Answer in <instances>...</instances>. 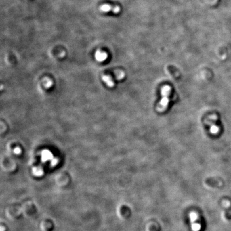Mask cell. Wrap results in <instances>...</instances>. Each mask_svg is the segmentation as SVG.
I'll list each match as a JSON object with an SVG mask.
<instances>
[{
	"instance_id": "5b68a950",
	"label": "cell",
	"mask_w": 231,
	"mask_h": 231,
	"mask_svg": "<svg viewBox=\"0 0 231 231\" xmlns=\"http://www.w3.org/2000/svg\"><path fill=\"white\" fill-rule=\"evenodd\" d=\"M41 155L42 161L44 162L49 160H51L54 158L52 153L47 149H45L42 151Z\"/></svg>"
},
{
	"instance_id": "277c9868",
	"label": "cell",
	"mask_w": 231,
	"mask_h": 231,
	"mask_svg": "<svg viewBox=\"0 0 231 231\" xmlns=\"http://www.w3.org/2000/svg\"><path fill=\"white\" fill-rule=\"evenodd\" d=\"M95 57L96 61L99 62H102L106 60L108 58V54L104 51L98 50L95 53Z\"/></svg>"
},
{
	"instance_id": "7a4b0ae2",
	"label": "cell",
	"mask_w": 231,
	"mask_h": 231,
	"mask_svg": "<svg viewBox=\"0 0 231 231\" xmlns=\"http://www.w3.org/2000/svg\"><path fill=\"white\" fill-rule=\"evenodd\" d=\"M100 11L103 13L112 12L114 14H118L121 12V8L118 6H112L110 4H104L100 7Z\"/></svg>"
},
{
	"instance_id": "8992f818",
	"label": "cell",
	"mask_w": 231,
	"mask_h": 231,
	"mask_svg": "<svg viewBox=\"0 0 231 231\" xmlns=\"http://www.w3.org/2000/svg\"><path fill=\"white\" fill-rule=\"evenodd\" d=\"M102 79L104 81V83H106V85L109 87L112 88L114 87V80L112 79V78L110 76H107V75H104L102 77Z\"/></svg>"
},
{
	"instance_id": "9c48e42d",
	"label": "cell",
	"mask_w": 231,
	"mask_h": 231,
	"mask_svg": "<svg viewBox=\"0 0 231 231\" xmlns=\"http://www.w3.org/2000/svg\"><path fill=\"white\" fill-rule=\"evenodd\" d=\"M125 76L124 73L123 72H118L117 73V77L118 79H121Z\"/></svg>"
},
{
	"instance_id": "6da1fadb",
	"label": "cell",
	"mask_w": 231,
	"mask_h": 231,
	"mask_svg": "<svg viewBox=\"0 0 231 231\" xmlns=\"http://www.w3.org/2000/svg\"><path fill=\"white\" fill-rule=\"evenodd\" d=\"M171 88L170 86L165 85L162 88L161 95L162 99L157 108V110L159 112H163L167 110L169 102Z\"/></svg>"
},
{
	"instance_id": "30bf717a",
	"label": "cell",
	"mask_w": 231,
	"mask_h": 231,
	"mask_svg": "<svg viewBox=\"0 0 231 231\" xmlns=\"http://www.w3.org/2000/svg\"><path fill=\"white\" fill-rule=\"evenodd\" d=\"M21 152H22L21 149L19 147H16L14 150V152L16 155H19L21 153Z\"/></svg>"
},
{
	"instance_id": "52a82bcc",
	"label": "cell",
	"mask_w": 231,
	"mask_h": 231,
	"mask_svg": "<svg viewBox=\"0 0 231 231\" xmlns=\"http://www.w3.org/2000/svg\"><path fill=\"white\" fill-rule=\"evenodd\" d=\"M43 85L46 88H49L53 85V81L48 78H45L43 79Z\"/></svg>"
},
{
	"instance_id": "3957f363",
	"label": "cell",
	"mask_w": 231,
	"mask_h": 231,
	"mask_svg": "<svg viewBox=\"0 0 231 231\" xmlns=\"http://www.w3.org/2000/svg\"><path fill=\"white\" fill-rule=\"evenodd\" d=\"M216 118V116L213 115V116H210V117L208 119H207V121H208L207 124L209 125H210V132L212 134H217L219 131V127H218L217 125H215V123H213V121H213V119H215Z\"/></svg>"
},
{
	"instance_id": "8fae6325",
	"label": "cell",
	"mask_w": 231,
	"mask_h": 231,
	"mask_svg": "<svg viewBox=\"0 0 231 231\" xmlns=\"http://www.w3.org/2000/svg\"><path fill=\"white\" fill-rule=\"evenodd\" d=\"M58 159H57V158H53L51 160V164L53 166L56 165L58 163Z\"/></svg>"
},
{
	"instance_id": "ba28073f",
	"label": "cell",
	"mask_w": 231,
	"mask_h": 231,
	"mask_svg": "<svg viewBox=\"0 0 231 231\" xmlns=\"http://www.w3.org/2000/svg\"><path fill=\"white\" fill-rule=\"evenodd\" d=\"M33 172L34 174L37 175H40L42 174L43 171L41 169V168L39 167H35L33 169Z\"/></svg>"
}]
</instances>
